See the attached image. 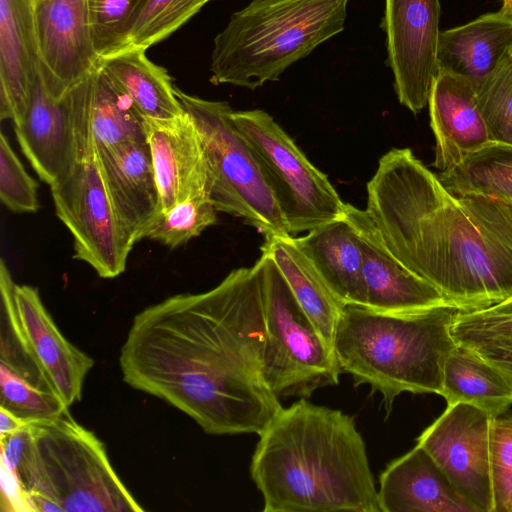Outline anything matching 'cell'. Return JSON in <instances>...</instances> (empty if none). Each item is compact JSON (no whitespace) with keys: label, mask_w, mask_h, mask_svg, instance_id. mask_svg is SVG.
I'll return each instance as SVG.
<instances>
[{"label":"cell","mask_w":512,"mask_h":512,"mask_svg":"<svg viewBox=\"0 0 512 512\" xmlns=\"http://www.w3.org/2000/svg\"><path fill=\"white\" fill-rule=\"evenodd\" d=\"M512 18L502 11L441 31L438 68L470 80L477 86L493 74L509 56Z\"/></svg>","instance_id":"cell-22"},{"label":"cell","mask_w":512,"mask_h":512,"mask_svg":"<svg viewBox=\"0 0 512 512\" xmlns=\"http://www.w3.org/2000/svg\"><path fill=\"white\" fill-rule=\"evenodd\" d=\"M490 464L494 512H512V424L493 419Z\"/></svg>","instance_id":"cell-35"},{"label":"cell","mask_w":512,"mask_h":512,"mask_svg":"<svg viewBox=\"0 0 512 512\" xmlns=\"http://www.w3.org/2000/svg\"><path fill=\"white\" fill-rule=\"evenodd\" d=\"M453 194H478L512 204V145L490 141L438 175Z\"/></svg>","instance_id":"cell-28"},{"label":"cell","mask_w":512,"mask_h":512,"mask_svg":"<svg viewBox=\"0 0 512 512\" xmlns=\"http://www.w3.org/2000/svg\"><path fill=\"white\" fill-rule=\"evenodd\" d=\"M38 184L27 173L7 137L0 135V199L13 212L33 213L39 209Z\"/></svg>","instance_id":"cell-34"},{"label":"cell","mask_w":512,"mask_h":512,"mask_svg":"<svg viewBox=\"0 0 512 512\" xmlns=\"http://www.w3.org/2000/svg\"><path fill=\"white\" fill-rule=\"evenodd\" d=\"M493 419L468 403L447 405L417 438V444L476 512H494L490 464Z\"/></svg>","instance_id":"cell-13"},{"label":"cell","mask_w":512,"mask_h":512,"mask_svg":"<svg viewBox=\"0 0 512 512\" xmlns=\"http://www.w3.org/2000/svg\"><path fill=\"white\" fill-rule=\"evenodd\" d=\"M209 1L144 0L122 40L104 57L133 50L146 51L174 33Z\"/></svg>","instance_id":"cell-29"},{"label":"cell","mask_w":512,"mask_h":512,"mask_svg":"<svg viewBox=\"0 0 512 512\" xmlns=\"http://www.w3.org/2000/svg\"><path fill=\"white\" fill-rule=\"evenodd\" d=\"M463 346L470 348L496 368L512 389V341L488 340L463 344Z\"/></svg>","instance_id":"cell-37"},{"label":"cell","mask_w":512,"mask_h":512,"mask_svg":"<svg viewBox=\"0 0 512 512\" xmlns=\"http://www.w3.org/2000/svg\"><path fill=\"white\" fill-rule=\"evenodd\" d=\"M39 77L47 93L63 98L97 67L87 0H34Z\"/></svg>","instance_id":"cell-15"},{"label":"cell","mask_w":512,"mask_h":512,"mask_svg":"<svg viewBox=\"0 0 512 512\" xmlns=\"http://www.w3.org/2000/svg\"><path fill=\"white\" fill-rule=\"evenodd\" d=\"M39 74L34 0H0V118L19 125Z\"/></svg>","instance_id":"cell-20"},{"label":"cell","mask_w":512,"mask_h":512,"mask_svg":"<svg viewBox=\"0 0 512 512\" xmlns=\"http://www.w3.org/2000/svg\"><path fill=\"white\" fill-rule=\"evenodd\" d=\"M145 131L159 192L160 211L192 197H209L205 152L191 117L185 112L168 120L145 118Z\"/></svg>","instance_id":"cell-18"},{"label":"cell","mask_w":512,"mask_h":512,"mask_svg":"<svg viewBox=\"0 0 512 512\" xmlns=\"http://www.w3.org/2000/svg\"><path fill=\"white\" fill-rule=\"evenodd\" d=\"M232 120L251 146L291 236L345 214L346 203L282 127L262 110L233 111Z\"/></svg>","instance_id":"cell-9"},{"label":"cell","mask_w":512,"mask_h":512,"mask_svg":"<svg viewBox=\"0 0 512 512\" xmlns=\"http://www.w3.org/2000/svg\"><path fill=\"white\" fill-rule=\"evenodd\" d=\"M293 238L344 306L361 305L362 251L345 214L305 236Z\"/></svg>","instance_id":"cell-23"},{"label":"cell","mask_w":512,"mask_h":512,"mask_svg":"<svg viewBox=\"0 0 512 512\" xmlns=\"http://www.w3.org/2000/svg\"><path fill=\"white\" fill-rule=\"evenodd\" d=\"M261 251L273 259L297 302L327 345L333 349L344 305L297 246L293 236L266 238Z\"/></svg>","instance_id":"cell-24"},{"label":"cell","mask_w":512,"mask_h":512,"mask_svg":"<svg viewBox=\"0 0 512 512\" xmlns=\"http://www.w3.org/2000/svg\"><path fill=\"white\" fill-rule=\"evenodd\" d=\"M0 406L27 420L53 418L69 407L54 393L43 390L0 363Z\"/></svg>","instance_id":"cell-32"},{"label":"cell","mask_w":512,"mask_h":512,"mask_svg":"<svg viewBox=\"0 0 512 512\" xmlns=\"http://www.w3.org/2000/svg\"><path fill=\"white\" fill-rule=\"evenodd\" d=\"M439 0H385L381 27L399 102L414 114L426 105L438 74Z\"/></svg>","instance_id":"cell-14"},{"label":"cell","mask_w":512,"mask_h":512,"mask_svg":"<svg viewBox=\"0 0 512 512\" xmlns=\"http://www.w3.org/2000/svg\"><path fill=\"white\" fill-rule=\"evenodd\" d=\"M266 328L257 263L201 293L137 313L120 349L124 382L213 435L259 434L282 408L265 376Z\"/></svg>","instance_id":"cell-1"},{"label":"cell","mask_w":512,"mask_h":512,"mask_svg":"<svg viewBox=\"0 0 512 512\" xmlns=\"http://www.w3.org/2000/svg\"><path fill=\"white\" fill-rule=\"evenodd\" d=\"M200 135L209 173V197L218 212L242 219L264 238L291 236L258 160L232 120L227 102L175 88Z\"/></svg>","instance_id":"cell-7"},{"label":"cell","mask_w":512,"mask_h":512,"mask_svg":"<svg viewBox=\"0 0 512 512\" xmlns=\"http://www.w3.org/2000/svg\"><path fill=\"white\" fill-rule=\"evenodd\" d=\"M500 11L512 18V0H503Z\"/></svg>","instance_id":"cell-41"},{"label":"cell","mask_w":512,"mask_h":512,"mask_svg":"<svg viewBox=\"0 0 512 512\" xmlns=\"http://www.w3.org/2000/svg\"><path fill=\"white\" fill-rule=\"evenodd\" d=\"M2 511H31L26 491L10 465L1 458Z\"/></svg>","instance_id":"cell-38"},{"label":"cell","mask_w":512,"mask_h":512,"mask_svg":"<svg viewBox=\"0 0 512 512\" xmlns=\"http://www.w3.org/2000/svg\"><path fill=\"white\" fill-rule=\"evenodd\" d=\"M91 34L100 58L122 40L144 0H87Z\"/></svg>","instance_id":"cell-33"},{"label":"cell","mask_w":512,"mask_h":512,"mask_svg":"<svg viewBox=\"0 0 512 512\" xmlns=\"http://www.w3.org/2000/svg\"><path fill=\"white\" fill-rule=\"evenodd\" d=\"M33 512H142L114 470L104 443L69 411L1 436Z\"/></svg>","instance_id":"cell-5"},{"label":"cell","mask_w":512,"mask_h":512,"mask_svg":"<svg viewBox=\"0 0 512 512\" xmlns=\"http://www.w3.org/2000/svg\"><path fill=\"white\" fill-rule=\"evenodd\" d=\"M499 418H501L502 420L512 424V411L505 412Z\"/></svg>","instance_id":"cell-42"},{"label":"cell","mask_w":512,"mask_h":512,"mask_svg":"<svg viewBox=\"0 0 512 512\" xmlns=\"http://www.w3.org/2000/svg\"><path fill=\"white\" fill-rule=\"evenodd\" d=\"M90 128L95 154L101 149L147 140L144 116L98 66L92 72Z\"/></svg>","instance_id":"cell-27"},{"label":"cell","mask_w":512,"mask_h":512,"mask_svg":"<svg viewBox=\"0 0 512 512\" xmlns=\"http://www.w3.org/2000/svg\"><path fill=\"white\" fill-rule=\"evenodd\" d=\"M461 310L450 303L410 312L343 307L333 349L341 372L382 396L389 413L403 392L441 394L443 365L457 345L452 324Z\"/></svg>","instance_id":"cell-4"},{"label":"cell","mask_w":512,"mask_h":512,"mask_svg":"<svg viewBox=\"0 0 512 512\" xmlns=\"http://www.w3.org/2000/svg\"><path fill=\"white\" fill-rule=\"evenodd\" d=\"M481 311L490 315L512 317V297L489 308L482 309Z\"/></svg>","instance_id":"cell-40"},{"label":"cell","mask_w":512,"mask_h":512,"mask_svg":"<svg viewBox=\"0 0 512 512\" xmlns=\"http://www.w3.org/2000/svg\"><path fill=\"white\" fill-rule=\"evenodd\" d=\"M379 480L381 512H476L418 444L391 461Z\"/></svg>","instance_id":"cell-21"},{"label":"cell","mask_w":512,"mask_h":512,"mask_svg":"<svg viewBox=\"0 0 512 512\" xmlns=\"http://www.w3.org/2000/svg\"><path fill=\"white\" fill-rule=\"evenodd\" d=\"M29 421L0 406V435L6 436L23 429Z\"/></svg>","instance_id":"cell-39"},{"label":"cell","mask_w":512,"mask_h":512,"mask_svg":"<svg viewBox=\"0 0 512 512\" xmlns=\"http://www.w3.org/2000/svg\"><path fill=\"white\" fill-rule=\"evenodd\" d=\"M509 56H510V58L512 60V46H511L510 51H509Z\"/></svg>","instance_id":"cell-43"},{"label":"cell","mask_w":512,"mask_h":512,"mask_svg":"<svg viewBox=\"0 0 512 512\" xmlns=\"http://www.w3.org/2000/svg\"><path fill=\"white\" fill-rule=\"evenodd\" d=\"M478 106L490 140L512 145V60L508 56L488 78L475 86Z\"/></svg>","instance_id":"cell-31"},{"label":"cell","mask_w":512,"mask_h":512,"mask_svg":"<svg viewBox=\"0 0 512 512\" xmlns=\"http://www.w3.org/2000/svg\"><path fill=\"white\" fill-rule=\"evenodd\" d=\"M217 210L207 196L192 197L160 211L145 238L171 249L186 244L217 221Z\"/></svg>","instance_id":"cell-30"},{"label":"cell","mask_w":512,"mask_h":512,"mask_svg":"<svg viewBox=\"0 0 512 512\" xmlns=\"http://www.w3.org/2000/svg\"><path fill=\"white\" fill-rule=\"evenodd\" d=\"M95 155L116 219L134 246L160 212L147 140L101 149Z\"/></svg>","instance_id":"cell-17"},{"label":"cell","mask_w":512,"mask_h":512,"mask_svg":"<svg viewBox=\"0 0 512 512\" xmlns=\"http://www.w3.org/2000/svg\"><path fill=\"white\" fill-rule=\"evenodd\" d=\"M92 73L56 100L37 76L30 103L14 131L22 153L49 186L95 156L90 128Z\"/></svg>","instance_id":"cell-11"},{"label":"cell","mask_w":512,"mask_h":512,"mask_svg":"<svg viewBox=\"0 0 512 512\" xmlns=\"http://www.w3.org/2000/svg\"><path fill=\"white\" fill-rule=\"evenodd\" d=\"M258 435L250 473L264 512H381L364 439L348 414L301 398Z\"/></svg>","instance_id":"cell-3"},{"label":"cell","mask_w":512,"mask_h":512,"mask_svg":"<svg viewBox=\"0 0 512 512\" xmlns=\"http://www.w3.org/2000/svg\"><path fill=\"white\" fill-rule=\"evenodd\" d=\"M349 0H252L216 35L210 82L255 90L343 31Z\"/></svg>","instance_id":"cell-6"},{"label":"cell","mask_w":512,"mask_h":512,"mask_svg":"<svg viewBox=\"0 0 512 512\" xmlns=\"http://www.w3.org/2000/svg\"><path fill=\"white\" fill-rule=\"evenodd\" d=\"M0 290L1 357L14 364L34 365L67 407L80 401L93 358L60 332L37 288L13 281L3 259Z\"/></svg>","instance_id":"cell-10"},{"label":"cell","mask_w":512,"mask_h":512,"mask_svg":"<svg viewBox=\"0 0 512 512\" xmlns=\"http://www.w3.org/2000/svg\"><path fill=\"white\" fill-rule=\"evenodd\" d=\"M266 328L265 376L278 397H308L338 384L341 373L327 345L297 302L273 259L257 260Z\"/></svg>","instance_id":"cell-8"},{"label":"cell","mask_w":512,"mask_h":512,"mask_svg":"<svg viewBox=\"0 0 512 512\" xmlns=\"http://www.w3.org/2000/svg\"><path fill=\"white\" fill-rule=\"evenodd\" d=\"M428 107L436 142L433 166L440 172L458 165L491 141L475 86L467 78L439 70Z\"/></svg>","instance_id":"cell-19"},{"label":"cell","mask_w":512,"mask_h":512,"mask_svg":"<svg viewBox=\"0 0 512 512\" xmlns=\"http://www.w3.org/2000/svg\"><path fill=\"white\" fill-rule=\"evenodd\" d=\"M447 405L468 403L492 418L512 405V389L502 374L470 348L457 344L443 365L442 391Z\"/></svg>","instance_id":"cell-26"},{"label":"cell","mask_w":512,"mask_h":512,"mask_svg":"<svg viewBox=\"0 0 512 512\" xmlns=\"http://www.w3.org/2000/svg\"><path fill=\"white\" fill-rule=\"evenodd\" d=\"M451 333L461 345L488 340L512 341V317L490 315L481 310L460 311Z\"/></svg>","instance_id":"cell-36"},{"label":"cell","mask_w":512,"mask_h":512,"mask_svg":"<svg viewBox=\"0 0 512 512\" xmlns=\"http://www.w3.org/2000/svg\"><path fill=\"white\" fill-rule=\"evenodd\" d=\"M144 50L100 58L97 66L121 89L146 119L168 120L185 112L167 70L150 61Z\"/></svg>","instance_id":"cell-25"},{"label":"cell","mask_w":512,"mask_h":512,"mask_svg":"<svg viewBox=\"0 0 512 512\" xmlns=\"http://www.w3.org/2000/svg\"><path fill=\"white\" fill-rule=\"evenodd\" d=\"M345 217L354 228L362 251V306L398 313L448 303L436 288L392 255L366 210L346 203Z\"/></svg>","instance_id":"cell-16"},{"label":"cell","mask_w":512,"mask_h":512,"mask_svg":"<svg viewBox=\"0 0 512 512\" xmlns=\"http://www.w3.org/2000/svg\"><path fill=\"white\" fill-rule=\"evenodd\" d=\"M365 210L392 255L461 311L512 297V204L455 195L410 149L393 148Z\"/></svg>","instance_id":"cell-2"},{"label":"cell","mask_w":512,"mask_h":512,"mask_svg":"<svg viewBox=\"0 0 512 512\" xmlns=\"http://www.w3.org/2000/svg\"><path fill=\"white\" fill-rule=\"evenodd\" d=\"M57 217L73 238L74 258L105 279L122 274L132 245L108 198L96 155L50 186Z\"/></svg>","instance_id":"cell-12"}]
</instances>
